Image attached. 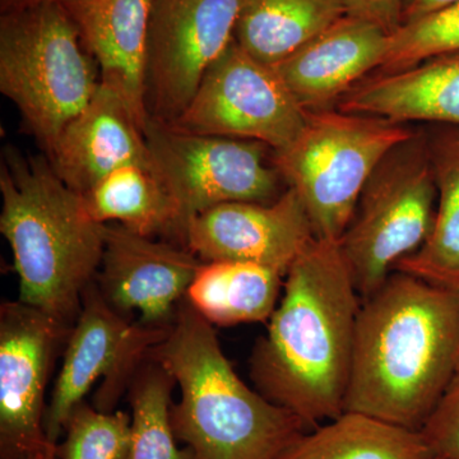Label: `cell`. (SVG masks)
Returning a JSON list of instances; mask_svg holds the SVG:
<instances>
[{
  "mask_svg": "<svg viewBox=\"0 0 459 459\" xmlns=\"http://www.w3.org/2000/svg\"><path fill=\"white\" fill-rule=\"evenodd\" d=\"M361 299L333 240L314 238L287 271L249 374L256 391L310 429L344 412Z\"/></svg>",
  "mask_w": 459,
  "mask_h": 459,
  "instance_id": "obj_1",
  "label": "cell"
},
{
  "mask_svg": "<svg viewBox=\"0 0 459 459\" xmlns=\"http://www.w3.org/2000/svg\"><path fill=\"white\" fill-rule=\"evenodd\" d=\"M459 370V290L392 272L361 301L344 412L420 431Z\"/></svg>",
  "mask_w": 459,
  "mask_h": 459,
  "instance_id": "obj_2",
  "label": "cell"
},
{
  "mask_svg": "<svg viewBox=\"0 0 459 459\" xmlns=\"http://www.w3.org/2000/svg\"><path fill=\"white\" fill-rule=\"evenodd\" d=\"M0 231L13 255L20 299L74 327L104 253V228L49 160L8 146L0 164Z\"/></svg>",
  "mask_w": 459,
  "mask_h": 459,
  "instance_id": "obj_3",
  "label": "cell"
},
{
  "mask_svg": "<svg viewBox=\"0 0 459 459\" xmlns=\"http://www.w3.org/2000/svg\"><path fill=\"white\" fill-rule=\"evenodd\" d=\"M212 325L184 299L168 336L148 355L180 388L171 407L175 437L197 459H276L312 429L238 377Z\"/></svg>",
  "mask_w": 459,
  "mask_h": 459,
  "instance_id": "obj_4",
  "label": "cell"
},
{
  "mask_svg": "<svg viewBox=\"0 0 459 459\" xmlns=\"http://www.w3.org/2000/svg\"><path fill=\"white\" fill-rule=\"evenodd\" d=\"M100 86L98 63L62 2L2 13L0 91L47 153Z\"/></svg>",
  "mask_w": 459,
  "mask_h": 459,
  "instance_id": "obj_5",
  "label": "cell"
},
{
  "mask_svg": "<svg viewBox=\"0 0 459 459\" xmlns=\"http://www.w3.org/2000/svg\"><path fill=\"white\" fill-rule=\"evenodd\" d=\"M415 132L338 108L307 111L303 131L286 150L273 152V161L303 201L316 238L340 241L377 166Z\"/></svg>",
  "mask_w": 459,
  "mask_h": 459,
  "instance_id": "obj_6",
  "label": "cell"
},
{
  "mask_svg": "<svg viewBox=\"0 0 459 459\" xmlns=\"http://www.w3.org/2000/svg\"><path fill=\"white\" fill-rule=\"evenodd\" d=\"M437 189L427 133L415 132L386 153L362 189L341 252L361 301L433 231Z\"/></svg>",
  "mask_w": 459,
  "mask_h": 459,
  "instance_id": "obj_7",
  "label": "cell"
},
{
  "mask_svg": "<svg viewBox=\"0 0 459 459\" xmlns=\"http://www.w3.org/2000/svg\"><path fill=\"white\" fill-rule=\"evenodd\" d=\"M153 165L179 211L180 240L195 216L232 202L271 204L283 192L281 174L259 142L197 134L148 117L144 126Z\"/></svg>",
  "mask_w": 459,
  "mask_h": 459,
  "instance_id": "obj_8",
  "label": "cell"
},
{
  "mask_svg": "<svg viewBox=\"0 0 459 459\" xmlns=\"http://www.w3.org/2000/svg\"><path fill=\"white\" fill-rule=\"evenodd\" d=\"M170 327L133 322L105 300L95 281L90 283L47 407L45 431L50 442L57 444L72 411L99 379L102 383L95 407L113 412L151 350L165 340Z\"/></svg>",
  "mask_w": 459,
  "mask_h": 459,
  "instance_id": "obj_9",
  "label": "cell"
},
{
  "mask_svg": "<svg viewBox=\"0 0 459 459\" xmlns=\"http://www.w3.org/2000/svg\"><path fill=\"white\" fill-rule=\"evenodd\" d=\"M307 110L272 65L232 41L170 126L197 134L259 142L286 150L303 131Z\"/></svg>",
  "mask_w": 459,
  "mask_h": 459,
  "instance_id": "obj_10",
  "label": "cell"
},
{
  "mask_svg": "<svg viewBox=\"0 0 459 459\" xmlns=\"http://www.w3.org/2000/svg\"><path fill=\"white\" fill-rule=\"evenodd\" d=\"M243 0H153L146 45L148 115L174 123L235 40Z\"/></svg>",
  "mask_w": 459,
  "mask_h": 459,
  "instance_id": "obj_11",
  "label": "cell"
},
{
  "mask_svg": "<svg viewBox=\"0 0 459 459\" xmlns=\"http://www.w3.org/2000/svg\"><path fill=\"white\" fill-rule=\"evenodd\" d=\"M72 328L20 300L0 307L2 459L56 448L45 431V392Z\"/></svg>",
  "mask_w": 459,
  "mask_h": 459,
  "instance_id": "obj_12",
  "label": "cell"
},
{
  "mask_svg": "<svg viewBox=\"0 0 459 459\" xmlns=\"http://www.w3.org/2000/svg\"><path fill=\"white\" fill-rule=\"evenodd\" d=\"M316 238L301 198L289 188L271 204L232 202L204 211L184 230V247L202 262L234 261L287 273Z\"/></svg>",
  "mask_w": 459,
  "mask_h": 459,
  "instance_id": "obj_13",
  "label": "cell"
},
{
  "mask_svg": "<svg viewBox=\"0 0 459 459\" xmlns=\"http://www.w3.org/2000/svg\"><path fill=\"white\" fill-rule=\"evenodd\" d=\"M202 261L186 247L143 237L119 223L104 228V253L95 282L115 310L169 328Z\"/></svg>",
  "mask_w": 459,
  "mask_h": 459,
  "instance_id": "obj_14",
  "label": "cell"
},
{
  "mask_svg": "<svg viewBox=\"0 0 459 459\" xmlns=\"http://www.w3.org/2000/svg\"><path fill=\"white\" fill-rule=\"evenodd\" d=\"M388 42L382 27L346 14L274 68L305 110L332 108L380 68Z\"/></svg>",
  "mask_w": 459,
  "mask_h": 459,
  "instance_id": "obj_15",
  "label": "cell"
},
{
  "mask_svg": "<svg viewBox=\"0 0 459 459\" xmlns=\"http://www.w3.org/2000/svg\"><path fill=\"white\" fill-rule=\"evenodd\" d=\"M69 188L83 195L117 169L151 161L144 129L122 96L101 83L48 152Z\"/></svg>",
  "mask_w": 459,
  "mask_h": 459,
  "instance_id": "obj_16",
  "label": "cell"
},
{
  "mask_svg": "<svg viewBox=\"0 0 459 459\" xmlns=\"http://www.w3.org/2000/svg\"><path fill=\"white\" fill-rule=\"evenodd\" d=\"M87 50L98 63L101 83L122 96L146 126V45L153 0H62Z\"/></svg>",
  "mask_w": 459,
  "mask_h": 459,
  "instance_id": "obj_17",
  "label": "cell"
},
{
  "mask_svg": "<svg viewBox=\"0 0 459 459\" xmlns=\"http://www.w3.org/2000/svg\"><path fill=\"white\" fill-rule=\"evenodd\" d=\"M337 108L397 124L459 126V51L361 81L341 99Z\"/></svg>",
  "mask_w": 459,
  "mask_h": 459,
  "instance_id": "obj_18",
  "label": "cell"
},
{
  "mask_svg": "<svg viewBox=\"0 0 459 459\" xmlns=\"http://www.w3.org/2000/svg\"><path fill=\"white\" fill-rule=\"evenodd\" d=\"M425 133L437 189L433 231L394 271L459 290V126L437 124Z\"/></svg>",
  "mask_w": 459,
  "mask_h": 459,
  "instance_id": "obj_19",
  "label": "cell"
},
{
  "mask_svg": "<svg viewBox=\"0 0 459 459\" xmlns=\"http://www.w3.org/2000/svg\"><path fill=\"white\" fill-rule=\"evenodd\" d=\"M286 274L249 262H202L186 301L211 325L265 322L279 305Z\"/></svg>",
  "mask_w": 459,
  "mask_h": 459,
  "instance_id": "obj_20",
  "label": "cell"
},
{
  "mask_svg": "<svg viewBox=\"0 0 459 459\" xmlns=\"http://www.w3.org/2000/svg\"><path fill=\"white\" fill-rule=\"evenodd\" d=\"M82 198L87 212L102 225L119 223L143 237L169 234L180 238L178 205L152 159L117 169Z\"/></svg>",
  "mask_w": 459,
  "mask_h": 459,
  "instance_id": "obj_21",
  "label": "cell"
},
{
  "mask_svg": "<svg viewBox=\"0 0 459 459\" xmlns=\"http://www.w3.org/2000/svg\"><path fill=\"white\" fill-rule=\"evenodd\" d=\"M343 16L342 0H243L235 41L274 66Z\"/></svg>",
  "mask_w": 459,
  "mask_h": 459,
  "instance_id": "obj_22",
  "label": "cell"
},
{
  "mask_svg": "<svg viewBox=\"0 0 459 459\" xmlns=\"http://www.w3.org/2000/svg\"><path fill=\"white\" fill-rule=\"evenodd\" d=\"M419 431L343 412L295 437L276 459H428Z\"/></svg>",
  "mask_w": 459,
  "mask_h": 459,
  "instance_id": "obj_23",
  "label": "cell"
},
{
  "mask_svg": "<svg viewBox=\"0 0 459 459\" xmlns=\"http://www.w3.org/2000/svg\"><path fill=\"white\" fill-rule=\"evenodd\" d=\"M177 382L159 362L147 359L129 386L131 448L128 459H197L179 448L171 425V394Z\"/></svg>",
  "mask_w": 459,
  "mask_h": 459,
  "instance_id": "obj_24",
  "label": "cell"
},
{
  "mask_svg": "<svg viewBox=\"0 0 459 459\" xmlns=\"http://www.w3.org/2000/svg\"><path fill=\"white\" fill-rule=\"evenodd\" d=\"M459 51V2L402 23L389 35L379 74H394Z\"/></svg>",
  "mask_w": 459,
  "mask_h": 459,
  "instance_id": "obj_25",
  "label": "cell"
},
{
  "mask_svg": "<svg viewBox=\"0 0 459 459\" xmlns=\"http://www.w3.org/2000/svg\"><path fill=\"white\" fill-rule=\"evenodd\" d=\"M65 442L57 444L59 459H128L131 416L105 412L87 402L74 407L66 420Z\"/></svg>",
  "mask_w": 459,
  "mask_h": 459,
  "instance_id": "obj_26",
  "label": "cell"
},
{
  "mask_svg": "<svg viewBox=\"0 0 459 459\" xmlns=\"http://www.w3.org/2000/svg\"><path fill=\"white\" fill-rule=\"evenodd\" d=\"M419 433L429 457L459 458V370Z\"/></svg>",
  "mask_w": 459,
  "mask_h": 459,
  "instance_id": "obj_27",
  "label": "cell"
},
{
  "mask_svg": "<svg viewBox=\"0 0 459 459\" xmlns=\"http://www.w3.org/2000/svg\"><path fill=\"white\" fill-rule=\"evenodd\" d=\"M347 16L362 18L392 35L402 25L404 0H342Z\"/></svg>",
  "mask_w": 459,
  "mask_h": 459,
  "instance_id": "obj_28",
  "label": "cell"
},
{
  "mask_svg": "<svg viewBox=\"0 0 459 459\" xmlns=\"http://www.w3.org/2000/svg\"><path fill=\"white\" fill-rule=\"evenodd\" d=\"M457 2L459 0H404L402 23L416 20V18L424 16V14Z\"/></svg>",
  "mask_w": 459,
  "mask_h": 459,
  "instance_id": "obj_29",
  "label": "cell"
},
{
  "mask_svg": "<svg viewBox=\"0 0 459 459\" xmlns=\"http://www.w3.org/2000/svg\"><path fill=\"white\" fill-rule=\"evenodd\" d=\"M39 2H45V0H0V8H2V13H5V12L14 11V9L23 8Z\"/></svg>",
  "mask_w": 459,
  "mask_h": 459,
  "instance_id": "obj_30",
  "label": "cell"
},
{
  "mask_svg": "<svg viewBox=\"0 0 459 459\" xmlns=\"http://www.w3.org/2000/svg\"><path fill=\"white\" fill-rule=\"evenodd\" d=\"M26 459H59L56 455V448L50 449V451H41L38 453H33V455H29Z\"/></svg>",
  "mask_w": 459,
  "mask_h": 459,
  "instance_id": "obj_31",
  "label": "cell"
},
{
  "mask_svg": "<svg viewBox=\"0 0 459 459\" xmlns=\"http://www.w3.org/2000/svg\"><path fill=\"white\" fill-rule=\"evenodd\" d=\"M428 459H449V458H437V457H429ZM459 459V458H458Z\"/></svg>",
  "mask_w": 459,
  "mask_h": 459,
  "instance_id": "obj_32",
  "label": "cell"
}]
</instances>
